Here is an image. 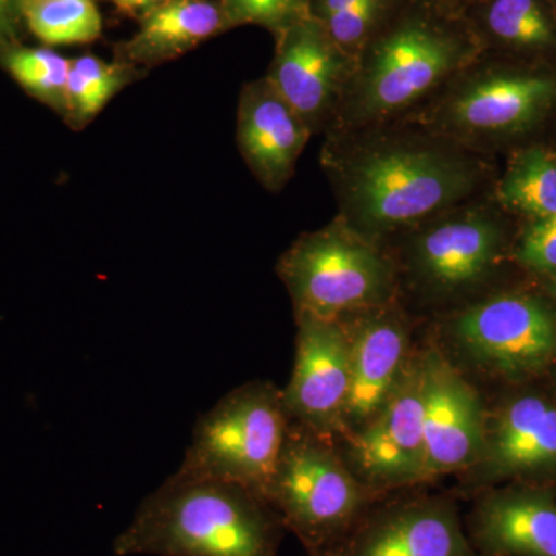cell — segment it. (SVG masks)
Here are the masks:
<instances>
[{
	"instance_id": "6da1fadb",
	"label": "cell",
	"mask_w": 556,
	"mask_h": 556,
	"mask_svg": "<svg viewBox=\"0 0 556 556\" xmlns=\"http://www.w3.org/2000/svg\"><path fill=\"white\" fill-rule=\"evenodd\" d=\"M287 532L244 486L175 471L144 497L113 541L116 556H277Z\"/></svg>"
},
{
	"instance_id": "7a4b0ae2",
	"label": "cell",
	"mask_w": 556,
	"mask_h": 556,
	"mask_svg": "<svg viewBox=\"0 0 556 556\" xmlns=\"http://www.w3.org/2000/svg\"><path fill=\"white\" fill-rule=\"evenodd\" d=\"M378 500L346 466L334 442L289 424L266 501L308 555L336 551Z\"/></svg>"
},
{
	"instance_id": "3957f363",
	"label": "cell",
	"mask_w": 556,
	"mask_h": 556,
	"mask_svg": "<svg viewBox=\"0 0 556 556\" xmlns=\"http://www.w3.org/2000/svg\"><path fill=\"white\" fill-rule=\"evenodd\" d=\"M289 424L281 390L265 380L244 383L197 420L177 473L244 486L266 500Z\"/></svg>"
},
{
	"instance_id": "277c9868",
	"label": "cell",
	"mask_w": 556,
	"mask_h": 556,
	"mask_svg": "<svg viewBox=\"0 0 556 556\" xmlns=\"http://www.w3.org/2000/svg\"><path fill=\"white\" fill-rule=\"evenodd\" d=\"M277 270L295 317L343 320L388 305L393 292L390 262L371 241L339 223L300 237L281 255Z\"/></svg>"
},
{
	"instance_id": "5b68a950",
	"label": "cell",
	"mask_w": 556,
	"mask_h": 556,
	"mask_svg": "<svg viewBox=\"0 0 556 556\" xmlns=\"http://www.w3.org/2000/svg\"><path fill=\"white\" fill-rule=\"evenodd\" d=\"M473 181L471 167L442 150H376L351 167L348 203L365 229L383 232L450 206L473 188Z\"/></svg>"
},
{
	"instance_id": "8992f818",
	"label": "cell",
	"mask_w": 556,
	"mask_h": 556,
	"mask_svg": "<svg viewBox=\"0 0 556 556\" xmlns=\"http://www.w3.org/2000/svg\"><path fill=\"white\" fill-rule=\"evenodd\" d=\"M453 353L467 367L504 379L544 371L556 358V314L543 299L503 294L450 320Z\"/></svg>"
},
{
	"instance_id": "52a82bcc",
	"label": "cell",
	"mask_w": 556,
	"mask_h": 556,
	"mask_svg": "<svg viewBox=\"0 0 556 556\" xmlns=\"http://www.w3.org/2000/svg\"><path fill=\"white\" fill-rule=\"evenodd\" d=\"M471 56L456 33L422 20L404 22L369 53L354 93V112L380 118L419 101Z\"/></svg>"
},
{
	"instance_id": "ba28073f",
	"label": "cell",
	"mask_w": 556,
	"mask_h": 556,
	"mask_svg": "<svg viewBox=\"0 0 556 556\" xmlns=\"http://www.w3.org/2000/svg\"><path fill=\"white\" fill-rule=\"evenodd\" d=\"M342 439L346 466L379 500L396 490L426 484L420 354L413 357L386 407L367 426Z\"/></svg>"
},
{
	"instance_id": "9c48e42d",
	"label": "cell",
	"mask_w": 556,
	"mask_h": 556,
	"mask_svg": "<svg viewBox=\"0 0 556 556\" xmlns=\"http://www.w3.org/2000/svg\"><path fill=\"white\" fill-rule=\"evenodd\" d=\"M294 368L281 390L291 422L334 442L345 433L350 339L342 320L295 317Z\"/></svg>"
},
{
	"instance_id": "30bf717a",
	"label": "cell",
	"mask_w": 556,
	"mask_h": 556,
	"mask_svg": "<svg viewBox=\"0 0 556 556\" xmlns=\"http://www.w3.org/2000/svg\"><path fill=\"white\" fill-rule=\"evenodd\" d=\"M426 482L464 473L484 444L486 409L477 388L437 346L420 354Z\"/></svg>"
},
{
	"instance_id": "8fae6325",
	"label": "cell",
	"mask_w": 556,
	"mask_h": 556,
	"mask_svg": "<svg viewBox=\"0 0 556 556\" xmlns=\"http://www.w3.org/2000/svg\"><path fill=\"white\" fill-rule=\"evenodd\" d=\"M328 556H478L455 500L413 496L368 508L353 532Z\"/></svg>"
},
{
	"instance_id": "7c38bea8",
	"label": "cell",
	"mask_w": 556,
	"mask_h": 556,
	"mask_svg": "<svg viewBox=\"0 0 556 556\" xmlns=\"http://www.w3.org/2000/svg\"><path fill=\"white\" fill-rule=\"evenodd\" d=\"M466 492H481L515 478L556 477V402L519 394L486 412L484 444L464 471Z\"/></svg>"
},
{
	"instance_id": "4fadbf2b",
	"label": "cell",
	"mask_w": 556,
	"mask_h": 556,
	"mask_svg": "<svg viewBox=\"0 0 556 556\" xmlns=\"http://www.w3.org/2000/svg\"><path fill=\"white\" fill-rule=\"evenodd\" d=\"M556 104V75L535 68H496L468 80L447 108L450 126L478 137L532 129Z\"/></svg>"
},
{
	"instance_id": "5bb4252c",
	"label": "cell",
	"mask_w": 556,
	"mask_h": 556,
	"mask_svg": "<svg viewBox=\"0 0 556 556\" xmlns=\"http://www.w3.org/2000/svg\"><path fill=\"white\" fill-rule=\"evenodd\" d=\"M343 325L350 339L345 438L386 407L415 356L409 354L407 324L388 305L354 314L353 321Z\"/></svg>"
},
{
	"instance_id": "9a60e30c",
	"label": "cell",
	"mask_w": 556,
	"mask_h": 556,
	"mask_svg": "<svg viewBox=\"0 0 556 556\" xmlns=\"http://www.w3.org/2000/svg\"><path fill=\"white\" fill-rule=\"evenodd\" d=\"M478 556H556V496L544 486L482 490L467 518Z\"/></svg>"
},
{
	"instance_id": "2e32d148",
	"label": "cell",
	"mask_w": 556,
	"mask_h": 556,
	"mask_svg": "<svg viewBox=\"0 0 556 556\" xmlns=\"http://www.w3.org/2000/svg\"><path fill=\"white\" fill-rule=\"evenodd\" d=\"M345 56L320 22L308 14L280 30L266 78L313 129L338 97L345 78Z\"/></svg>"
},
{
	"instance_id": "e0dca14e",
	"label": "cell",
	"mask_w": 556,
	"mask_h": 556,
	"mask_svg": "<svg viewBox=\"0 0 556 556\" xmlns=\"http://www.w3.org/2000/svg\"><path fill=\"white\" fill-rule=\"evenodd\" d=\"M503 237L492 218L467 212L424 230L409 254L412 270L433 292L452 294L481 283L495 268Z\"/></svg>"
},
{
	"instance_id": "ac0fdd59",
	"label": "cell",
	"mask_w": 556,
	"mask_h": 556,
	"mask_svg": "<svg viewBox=\"0 0 556 556\" xmlns=\"http://www.w3.org/2000/svg\"><path fill=\"white\" fill-rule=\"evenodd\" d=\"M311 129L274 89L268 78L243 87L237 141L255 177L269 190L287 185Z\"/></svg>"
},
{
	"instance_id": "d6986e66",
	"label": "cell",
	"mask_w": 556,
	"mask_h": 556,
	"mask_svg": "<svg viewBox=\"0 0 556 556\" xmlns=\"http://www.w3.org/2000/svg\"><path fill=\"white\" fill-rule=\"evenodd\" d=\"M226 27L217 2L166 0L139 17V30L119 47L118 61L153 67L177 60Z\"/></svg>"
},
{
	"instance_id": "ffe728a7",
	"label": "cell",
	"mask_w": 556,
	"mask_h": 556,
	"mask_svg": "<svg viewBox=\"0 0 556 556\" xmlns=\"http://www.w3.org/2000/svg\"><path fill=\"white\" fill-rule=\"evenodd\" d=\"M482 28L501 49L527 58L556 56L552 0H485Z\"/></svg>"
},
{
	"instance_id": "44dd1931",
	"label": "cell",
	"mask_w": 556,
	"mask_h": 556,
	"mask_svg": "<svg viewBox=\"0 0 556 556\" xmlns=\"http://www.w3.org/2000/svg\"><path fill=\"white\" fill-rule=\"evenodd\" d=\"M497 199L508 211L532 219L556 215V152L532 148L515 155L501 179Z\"/></svg>"
},
{
	"instance_id": "7402d4cb",
	"label": "cell",
	"mask_w": 556,
	"mask_h": 556,
	"mask_svg": "<svg viewBox=\"0 0 556 556\" xmlns=\"http://www.w3.org/2000/svg\"><path fill=\"white\" fill-rule=\"evenodd\" d=\"M22 17L25 27L47 46L90 43L102 33L94 0H22Z\"/></svg>"
},
{
	"instance_id": "603a6c76",
	"label": "cell",
	"mask_w": 556,
	"mask_h": 556,
	"mask_svg": "<svg viewBox=\"0 0 556 556\" xmlns=\"http://www.w3.org/2000/svg\"><path fill=\"white\" fill-rule=\"evenodd\" d=\"M0 67L31 98L65 118L68 101L70 60L50 49L11 47L0 54Z\"/></svg>"
},
{
	"instance_id": "cb8c5ba5",
	"label": "cell",
	"mask_w": 556,
	"mask_h": 556,
	"mask_svg": "<svg viewBox=\"0 0 556 556\" xmlns=\"http://www.w3.org/2000/svg\"><path fill=\"white\" fill-rule=\"evenodd\" d=\"M388 0H314L311 16L343 53L357 50L378 25Z\"/></svg>"
},
{
	"instance_id": "d4e9b609",
	"label": "cell",
	"mask_w": 556,
	"mask_h": 556,
	"mask_svg": "<svg viewBox=\"0 0 556 556\" xmlns=\"http://www.w3.org/2000/svg\"><path fill=\"white\" fill-rule=\"evenodd\" d=\"M72 68L86 83L91 102L98 113L108 105V102L115 98L121 90L141 78V68L127 62H108L101 58L84 54V56L70 60Z\"/></svg>"
},
{
	"instance_id": "484cf974",
	"label": "cell",
	"mask_w": 556,
	"mask_h": 556,
	"mask_svg": "<svg viewBox=\"0 0 556 556\" xmlns=\"http://www.w3.org/2000/svg\"><path fill=\"white\" fill-rule=\"evenodd\" d=\"M219 5L228 27L255 24L280 31L308 16L303 0H222Z\"/></svg>"
},
{
	"instance_id": "4316f807",
	"label": "cell",
	"mask_w": 556,
	"mask_h": 556,
	"mask_svg": "<svg viewBox=\"0 0 556 556\" xmlns=\"http://www.w3.org/2000/svg\"><path fill=\"white\" fill-rule=\"evenodd\" d=\"M517 257L527 268L556 274V215L532 219L519 241Z\"/></svg>"
},
{
	"instance_id": "83f0119b",
	"label": "cell",
	"mask_w": 556,
	"mask_h": 556,
	"mask_svg": "<svg viewBox=\"0 0 556 556\" xmlns=\"http://www.w3.org/2000/svg\"><path fill=\"white\" fill-rule=\"evenodd\" d=\"M24 25L22 0H0V54L11 47L20 46Z\"/></svg>"
},
{
	"instance_id": "f1b7e54d",
	"label": "cell",
	"mask_w": 556,
	"mask_h": 556,
	"mask_svg": "<svg viewBox=\"0 0 556 556\" xmlns=\"http://www.w3.org/2000/svg\"><path fill=\"white\" fill-rule=\"evenodd\" d=\"M105 2L112 3L119 10L121 13L130 14V16H139L148 13V11L155 9L166 0H105Z\"/></svg>"
},
{
	"instance_id": "f546056e",
	"label": "cell",
	"mask_w": 556,
	"mask_h": 556,
	"mask_svg": "<svg viewBox=\"0 0 556 556\" xmlns=\"http://www.w3.org/2000/svg\"><path fill=\"white\" fill-rule=\"evenodd\" d=\"M551 292L556 299V274H552L551 276Z\"/></svg>"
},
{
	"instance_id": "4dcf8cb0",
	"label": "cell",
	"mask_w": 556,
	"mask_h": 556,
	"mask_svg": "<svg viewBox=\"0 0 556 556\" xmlns=\"http://www.w3.org/2000/svg\"><path fill=\"white\" fill-rule=\"evenodd\" d=\"M552 3H554V9L556 11V0H552Z\"/></svg>"
},
{
	"instance_id": "1f68e13d",
	"label": "cell",
	"mask_w": 556,
	"mask_h": 556,
	"mask_svg": "<svg viewBox=\"0 0 556 556\" xmlns=\"http://www.w3.org/2000/svg\"><path fill=\"white\" fill-rule=\"evenodd\" d=\"M308 556H318V555H308Z\"/></svg>"
}]
</instances>
